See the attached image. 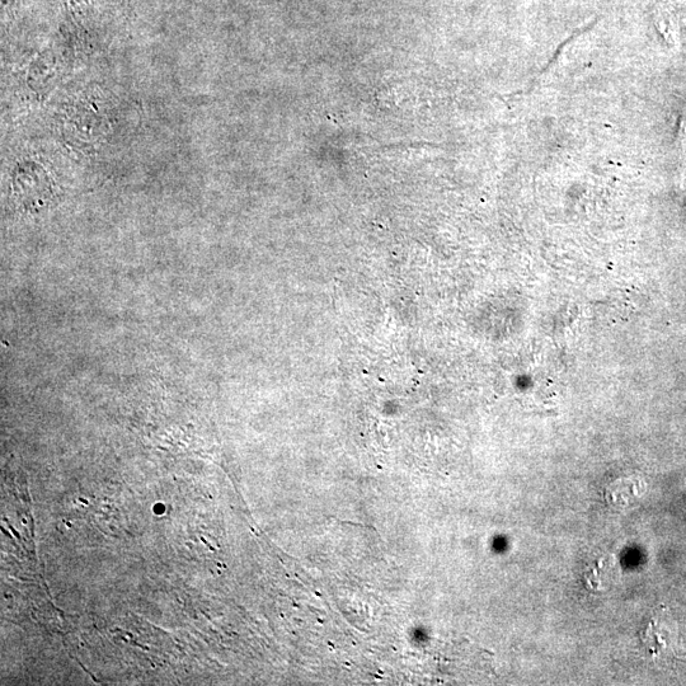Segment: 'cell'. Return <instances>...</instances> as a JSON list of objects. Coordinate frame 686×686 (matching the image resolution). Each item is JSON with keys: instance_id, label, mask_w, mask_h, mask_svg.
<instances>
[{"instance_id": "cell-2", "label": "cell", "mask_w": 686, "mask_h": 686, "mask_svg": "<svg viewBox=\"0 0 686 686\" xmlns=\"http://www.w3.org/2000/svg\"><path fill=\"white\" fill-rule=\"evenodd\" d=\"M617 576V565L614 556H603L587 566L582 581L587 590L604 591Z\"/></svg>"}, {"instance_id": "cell-1", "label": "cell", "mask_w": 686, "mask_h": 686, "mask_svg": "<svg viewBox=\"0 0 686 686\" xmlns=\"http://www.w3.org/2000/svg\"><path fill=\"white\" fill-rule=\"evenodd\" d=\"M647 486L642 478L629 476L614 479L604 487V501L614 509H626L645 495Z\"/></svg>"}, {"instance_id": "cell-3", "label": "cell", "mask_w": 686, "mask_h": 686, "mask_svg": "<svg viewBox=\"0 0 686 686\" xmlns=\"http://www.w3.org/2000/svg\"><path fill=\"white\" fill-rule=\"evenodd\" d=\"M643 643L653 655L667 650L673 643V633L670 632V624L665 623L661 615L653 618L646 628Z\"/></svg>"}]
</instances>
